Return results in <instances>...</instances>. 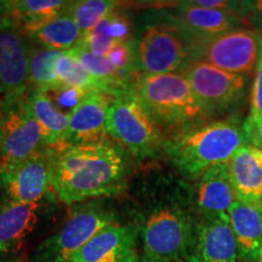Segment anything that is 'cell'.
<instances>
[{
  "mask_svg": "<svg viewBox=\"0 0 262 262\" xmlns=\"http://www.w3.org/2000/svg\"><path fill=\"white\" fill-rule=\"evenodd\" d=\"M126 175L122 150L106 141L64 145L51 152V187L68 205L118 194Z\"/></svg>",
  "mask_w": 262,
  "mask_h": 262,
  "instance_id": "cell-1",
  "label": "cell"
},
{
  "mask_svg": "<svg viewBox=\"0 0 262 262\" xmlns=\"http://www.w3.org/2000/svg\"><path fill=\"white\" fill-rule=\"evenodd\" d=\"M247 142L243 125L234 120H219L180 134L170 142L169 153L180 171L194 176L228 164Z\"/></svg>",
  "mask_w": 262,
  "mask_h": 262,
  "instance_id": "cell-2",
  "label": "cell"
},
{
  "mask_svg": "<svg viewBox=\"0 0 262 262\" xmlns=\"http://www.w3.org/2000/svg\"><path fill=\"white\" fill-rule=\"evenodd\" d=\"M134 91L156 123L182 126L206 114L183 74H141L136 78Z\"/></svg>",
  "mask_w": 262,
  "mask_h": 262,
  "instance_id": "cell-3",
  "label": "cell"
},
{
  "mask_svg": "<svg viewBox=\"0 0 262 262\" xmlns=\"http://www.w3.org/2000/svg\"><path fill=\"white\" fill-rule=\"evenodd\" d=\"M107 133L135 157L153 156L162 145L156 120L134 89L113 95L107 113Z\"/></svg>",
  "mask_w": 262,
  "mask_h": 262,
  "instance_id": "cell-4",
  "label": "cell"
},
{
  "mask_svg": "<svg viewBox=\"0 0 262 262\" xmlns=\"http://www.w3.org/2000/svg\"><path fill=\"white\" fill-rule=\"evenodd\" d=\"M198 44L182 28L149 25L135 49V61L142 74H168L183 71L192 62Z\"/></svg>",
  "mask_w": 262,
  "mask_h": 262,
  "instance_id": "cell-5",
  "label": "cell"
},
{
  "mask_svg": "<svg viewBox=\"0 0 262 262\" xmlns=\"http://www.w3.org/2000/svg\"><path fill=\"white\" fill-rule=\"evenodd\" d=\"M114 215L98 204L75 208L58 231L42 241L33 262H70L98 232L116 224Z\"/></svg>",
  "mask_w": 262,
  "mask_h": 262,
  "instance_id": "cell-6",
  "label": "cell"
},
{
  "mask_svg": "<svg viewBox=\"0 0 262 262\" xmlns=\"http://www.w3.org/2000/svg\"><path fill=\"white\" fill-rule=\"evenodd\" d=\"M140 235L146 255L163 262L181 261L192 243L191 220L178 206H158L143 216Z\"/></svg>",
  "mask_w": 262,
  "mask_h": 262,
  "instance_id": "cell-7",
  "label": "cell"
},
{
  "mask_svg": "<svg viewBox=\"0 0 262 262\" xmlns=\"http://www.w3.org/2000/svg\"><path fill=\"white\" fill-rule=\"evenodd\" d=\"M262 38L254 29L234 28L198 45L199 60L247 77L256 70Z\"/></svg>",
  "mask_w": 262,
  "mask_h": 262,
  "instance_id": "cell-8",
  "label": "cell"
},
{
  "mask_svg": "<svg viewBox=\"0 0 262 262\" xmlns=\"http://www.w3.org/2000/svg\"><path fill=\"white\" fill-rule=\"evenodd\" d=\"M41 129L26 97L0 113V168L29 158L42 150Z\"/></svg>",
  "mask_w": 262,
  "mask_h": 262,
  "instance_id": "cell-9",
  "label": "cell"
},
{
  "mask_svg": "<svg viewBox=\"0 0 262 262\" xmlns=\"http://www.w3.org/2000/svg\"><path fill=\"white\" fill-rule=\"evenodd\" d=\"M26 37L15 24L0 18V95L5 107L22 100L29 84L33 51Z\"/></svg>",
  "mask_w": 262,
  "mask_h": 262,
  "instance_id": "cell-10",
  "label": "cell"
},
{
  "mask_svg": "<svg viewBox=\"0 0 262 262\" xmlns=\"http://www.w3.org/2000/svg\"><path fill=\"white\" fill-rule=\"evenodd\" d=\"M196 98L208 112L224 111L243 96L247 77L229 73L208 62L194 60L182 71Z\"/></svg>",
  "mask_w": 262,
  "mask_h": 262,
  "instance_id": "cell-11",
  "label": "cell"
},
{
  "mask_svg": "<svg viewBox=\"0 0 262 262\" xmlns=\"http://www.w3.org/2000/svg\"><path fill=\"white\" fill-rule=\"evenodd\" d=\"M0 185L9 199L40 203L51 187V152L40 150L22 162L0 168Z\"/></svg>",
  "mask_w": 262,
  "mask_h": 262,
  "instance_id": "cell-12",
  "label": "cell"
},
{
  "mask_svg": "<svg viewBox=\"0 0 262 262\" xmlns=\"http://www.w3.org/2000/svg\"><path fill=\"white\" fill-rule=\"evenodd\" d=\"M40 203H0V257L18 254L40 224Z\"/></svg>",
  "mask_w": 262,
  "mask_h": 262,
  "instance_id": "cell-13",
  "label": "cell"
},
{
  "mask_svg": "<svg viewBox=\"0 0 262 262\" xmlns=\"http://www.w3.org/2000/svg\"><path fill=\"white\" fill-rule=\"evenodd\" d=\"M136 234L118 222L98 232L70 262H136Z\"/></svg>",
  "mask_w": 262,
  "mask_h": 262,
  "instance_id": "cell-14",
  "label": "cell"
},
{
  "mask_svg": "<svg viewBox=\"0 0 262 262\" xmlns=\"http://www.w3.org/2000/svg\"><path fill=\"white\" fill-rule=\"evenodd\" d=\"M113 95L93 93L83 96L70 112L66 145L103 142L107 133V113Z\"/></svg>",
  "mask_w": 262,
  "mask_h": 262,
  "instance_id": "cell-15",
  "label": "cell"
},
{
  "mask_svg": "<svg viewBox=\"0 0 262 262\" xmlns=\"http://www.w3.org/2000/svg\"><path fill=\"white\" fill-rule=\"evenodd\" d=\"M196 256L202 262H238L239 251L227 215H216L196 228Z\"/></svg>",
  "mask_w": 262,
  "mask_h": 262,
  "instance_id": "cell-16",
  "label": "cell"
},
{
  "mask_svg": "<svg viewBox=\"0 0 262 262\" xmlns=\"http://www.w3.org/2000/svg\"><path fill=\"white\" fill-rule=\"evenodd\" d=\"M228 171L237 201L261 204L262 149L244 145L229 160Z\"/></svg>",
  "mask_w": 262,
  "mask_h": 262,
  "instance_id": "cell-17",
  "label": "cell"
},
{
  "mask_svg": "<svg viewBox=\"0 0 262 262\" xmlns=\"http://www.w3.org/2000/svg\"><path fill=\"white\" fill-rule=\"evenodd\" d=\"M72 2L62 0L0 2V18L11 21L27 35L51 19L67 12Z\"/></svg>",
  "mask_w": 262,
  "mask_h": 262,
  "instance_id": "cell-18",
  "label": "cell"
},
{
  "mask_svg": "<svg viewBox=\"0 0 262 262\" xmlns=\"http://www.w3.org/2000/svg\"><path fill=\"white\" fill-rule=\"evenodd\" d=\"M235 201L237 195L229 178L228 164L215 165L202 173L195 196L202 211L211 216L227 215Z\"/></svg>",
  "mask_w": 262,
  "mask_h": 262,
  "instance_id": "cell-19",
  "label": "cell"
},
{
  "mask_svg": "<svg viewBox=\"0 0 262 262\" xmlns=\"http://www.w3.org/2000/svg\"><path fill=\"white\" fill-rule=\"evenodd\" d=\"M237 16L224 10L202 8L192 2L183 3L179 10L180 28L199 39V44L235 28Z\"/></svg>",
  "mask_w": 262,
  "mask_h": 262,
  "instance_id": "cell-20",
  "label": "cell"
},
{
  "mask_svg": "<svg viewBox=\"0 0 262 262\" xmlns=\"http://www.w3.org/2000/svg\"><path fill=\"white\" fill-rule=\"evenodd\" d=\"M227 216L237 239L239 256L244 260H256L262 245L261 205L235 201Z\"/></svg>",
  "mask_w": 262,
  "mask_h": 262,
  "instance_id": "cell-21",
  "label": "cell"
},
{
  "mask_svg": "<svg viewBox=\"0 0 262 262\" xmlns=\"http://www.w3.org/2000/svg\"><path fill=\"white\" fill-rule=\"evenodd\" d=\"M26 100L40 126L44 145L64 146L70 127V113H64L52 102L47 91L33 89Z\"/></svg>",
  "mask_w": 262,
  "mask_h": 262,
  "instance_id": "cell-22",
  "label": "cell"
},
{
  "mask_svg": "<svg viewBox=\"0 0 262 262\" xmlns=\"http://www.w3.org/2000/svg\"><path fill=\"white\" fill-rule=\"evenodd\" d=\"M27 37L42 49L67 52L80 44L84 33L68 10L67 12L51 19L35 31L28 33Z\"/></svg>",
  "mask_w": 262,
  "mask_h": 262,
  "instance_id": "cell-23",
  "label": "cell"
},
{
  "mask_svg": "<svg viewBox=\"0 0 262 262\" xmlns=\"http://www.w3.org/2000/svg\"><path fill=\"white\" fill-rule=\"evenodd\" d=\"M129 25L117 14H112L100 24L85 33L78 47L93 52L98 56H108L111 51L120 42L127 41Z\"/></svg>",
  "mask_w": 262,
  "mask_h": 262,
  "instance_id": "cell-24",
  "label": "cell"
},
{
  "mask_svg": "<svg viewBox=\"0 0 262 262\" xmlns=\"http://www.w3.org/2000/svg\"><path fill=\"white\" fill-rule=\"evenodd\" d=\"M63 52L48 50L33 51L29 62V84L34 90L58 89V61Z\"/></svg>",
  "mask_w": 262,
  "mask_h": 262,
  "instance_id": "cell-25",
  "label": "cell"
},
{
  "mask_svg": "<svg viewBox=\"0 0 262 262\" xmlns=\"http://www.w3.org/2000/svg\"><path fill=\"white\" fill-rule=\"evenodd\" d=\"M243 130L247 140L251 146L262 147V47L260 57L255 70L253 88H251V101L249 114L243 123Z\"/></svg>",
  "mask_w": 262,
  "mask_h": 262,
  "instance_id": "cell-26",
  "label": "cell"
},
{
  "mask_svg": "<svg viewBox=\"0 0 262 262\" xmlns=\"http://www.w3.org/2000/svg\"><path fill=\"white\" fill-rule=\"evenodd\" d=\"M117 6L118 3L111 0H80L72 2L70 14L85 34L102 19L114 14Z\"/></svg>",
  "mask_w": 262,
  "mask_h": 262,
  "instance_id": "cell-27",
  "label": "cell"
},
{
  "mask_svg": "<svg viewBox=\"0 0 262 262\" xmlns=\"http://www.w3.org/2000/svg\"><path fill=\"white\" fill-rule=\"evenodd\" d=\"M67 52H70L72 56L77 58L85 70L94 77L118 85H124L123 78L125 74L116 68V66L108 57L98 56V55H95L80 47L74 48L73 50Z\"/></svg>",
  "mask_w": 262,
  "mask_h": 262,
  "instance_id": "cell-28",
  "label": "cell"
},
{
  "mask_svg": "<svg viewBox=\"0 0 262 262\" xmlns=\"http://www.w3.org/2000/svg\"><path fill=\"white\" fill-rule=\"evenodd\" d=\"M133 47L129 41H124L118 44L112 51L108 54V58L116 66L122 73L126 74L133 66Z\"/></svg>",
  "mask_w": 262,
  "mask_h": 262,
  "instance_id": "cell-29",
  "label": "cell"
},
{
  "mask_svg": "<svg viewBox=\"0 0 262 262\" xmlns=\"http://www.w3.org/2000/svg\"><path fill=\"white\" fill-rule=\"evenodd\" d=\"M244 24L251 25L254 31L262 38V0L244 3L243 12Z\"/></svg>",
  "mask_w": 262,
  "mask_h": 262,
  "instance_id": "cell-30",
  "label": "cell"
},
{
  "mask_svg": "<svg viewBox=\"0 0 262 262\" xmlns=\"http://www.w3.org/2000/svg\"><path fill=\"white\" fill-rule=\"evenodd\" d=\"M136 262H163V261H159V260H157V258H153V257L148 256V255L143 254L142 256L137 257Z\"/></svg>",
  "mask_w": 262,
  "mask_h": 262,
  "instance_id": "cell-31",
  "label": "cell"
},
{
  "mask_svg": "<svg viewBox=\"0 0 262 262\" xmlns=\"http://www.w3.org/2000/svg\"><path fill=\"white\" fill-rule=\"evenodd\" d=\"M179 262H202V261H201V258L196 256V255H188V256L182 258V260Z\"/></svg>",
  "mask_w": 262,
  "mask_h": 262,
  "instance_id": "cell-32",
  "label": "cell"
},
{
  "mask_svg": "<svg viewBox=\"0 0 262 262\" xmlns=\"http://www.w3.org/2000/svg\"><path fill=\"white\" fill-rule=\"evenodd\" d=\"M4 100H3V97H2V95H0V113L3 112V111H4Z\"/></svg>",
  "mask_w": 262,
  "mask_h": 262,
  "instance_id": "cell-33",
  "label": "cell"
},
{
  "mask_svg": "<svg viewBox=\"0 0 262 262\" xmlns=\"http://www.w3.org/2000/svg\"><path fill=\"white\" fill-rule=\"evenodd\" d=\"M257 262H262V245H261V248H260V250H258V254H257Z\"/></svg>",
  "mask_w": 262,
  "mask_h": 262,
  "instance_id": "cell-34",
  "label": "cell"
},
{
  "mask_svg": "<svg viewBox=\"0 0 262 262\" xmlns=\"http://www.w3.org/2000/svg\"><path fill=\"white\" fill-rule=\"evenodd\" d=\"M260 205H261V210H262V202H261V204H260Z\"/></svg>",
  "mask_w": 262,
  "mask_h": 262,
  "instance_id": "cell-35",
  "label": "cell"
}]
</instances>
